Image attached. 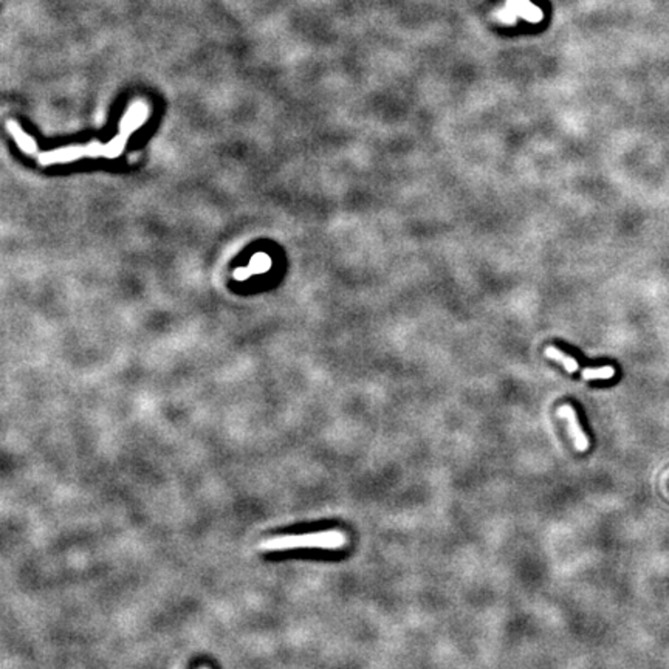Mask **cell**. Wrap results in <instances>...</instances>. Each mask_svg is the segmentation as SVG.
<instances>
[{
  "label": "cell",
  "mask_w": 669,
  "mask_h": 669,
  "mask_svg": "<svg viewBox=\"0 0 669 669\" xmlns=\"http://www.w3.org/2000/svg\"><path fill=\"white\" fill-rule=\"evenodd\" d=\"M584 380H610L615 377V368L612 366H601V368H584L581 370Z\"/></svg>",
  "instance_id": "obj_6"
},
{
  "label": "cell",
  "mask_w": 669,
  "mask_h": 669,
  "mask_svg": "<svg viewBox=\"0 0 669 669\" xmlns=\"http://www.w3.org/2000/svg\"><path fill=\"white\" fill-rule=\"evenodd\" d=\"M83 154H87V149H81V147H67V149H61V150H56V152H52V154H44L41 157V162L44 164H49V163H67L70 160H73V158H78V157H81Z\"/></svg>",
  "instance_id": "obj_4"
},
{
  "label": "cell",
  "mask_w": 669,
  "mask_h": 669,
  "mask_svg": "<svg viewBox=\"0 0 669 669\" xmlns=\"http://www.w3.org/2000/svg\"><path fill=\"white\" fill-rule=\"evenodd\" d=\"M347 543V536L341 530H321L306 535H287L267 539L259 544L262 552H285L298 548H321V550H338Z\"/></svg>",
  "instance_id": "obj_1"
},
{
  "label": "cell",
  "mask_w": 669,
  "mask_h": 669,
  "mask_svg": "<svg viewBox=\"0 0 669 669\" xmlns=\"http://www.w3.org/2000/svg\"><path fill=\"white\" fill-rule=\"evenodd\" d=\"M200 669H210V668H206V666H205V668H200Z\"/></svg>",
  "instance_id": "obj_9"
},
{
  "label": "cell",
  "mask_w": 669,
  "mask_h": 669,
  "mask_svg": "<svg viewBox=\"0 0 669 669\" xmlns=\"http://www.w3.org/2000/svg\"><path fill=\"white\" fill-rule=\"evenodd\" d=\"M270 265H272V262H270V258L267 256V254H256L251 260L250 268L253 273H264L270 268Z\"/></svg>",
  "instance_id": "obj_7"
},
{
  "label": "cell",
  "mask_w": 669,
  "mask_h": 669,
  "mask_svg": "<svg viewBox=\"0 0 669 669\" xmlns=\"http://www.w3.org/2000/svg\"><path fill=\"white\" fill-rule=\"evenodd\" d=\"M558 416L564 418L565 423H567V431L572 437L573 445H575V450L578 452H586L589 450V439L579 426L575 409H573L570 404H562L561 408L558 409Z\"/></svg>",
  "instance_id": "obj_2"
},
{
  "label": "cell",
  "mask_w": 669,
  "mask_h": 669,
  "mask_svg": "<svg viewBox=\"0 0 669 669\" xmlns=\"http://www.w3.org/2000/svg\"><path fill=\"white\" fill-rule=\"evenodd\" d=\"M250 275H251V268H239L234 273V276L237 279H241V281H243V279H246Z\"/></svg>",
  "instance_id": "obj_8"
},
{
  "label": "cell",
  "mask_w": 669,
  "mask_h": 669,
  "mask_svg": "<svg viewBox=\"0 0 669 669\" xmlns=\"http://www.w3.org/2000/svg\"><path fill=\"white\" fill-rule=\"evenodd\" d=\"M546 356L550 358V360H555L558 363H561L564 366V369L567 370L569 373H573V372H577L578 370V363L575 358H572L569 355H565L562 350H560L558 347L555 346H548L546 349Z\"/></svg>",
  "instance_id": "obj_5"
},
{
  "label": "cell",
  "mask_w": 669,
  "mask_h": 669,
  "mask_svg": "<svg viewBox=\"0 0 669 669\" xmlns=\"http://www.w3.org/2000/svg\"><path fill=\"white\" fill-rule=\"evenodd\" d=\"M6 129H8V132L11 133V137L16 140V143H18L19 147L23 150V152H27V154L35 152V150H36L35 141L31 140L30 135H27L25 132L20 129V126L18 123L13 121V119H8Z\"/></svg>",
  "instance_id": "obj_3"
}]
</instances>
